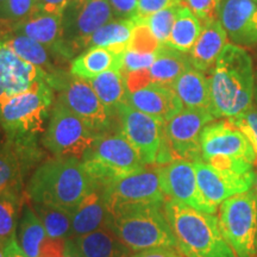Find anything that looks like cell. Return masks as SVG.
<instances>
[{
    "label": "cell",
    "mask_w": 257,
    "mask_h": 257,
    "mask_svg": "<svg viewBox=\"0 0 257 257\" xmlns=\"http://www.w3.org/2000/svg\"><path fill=\"white\" fill-rule=\"evenodd\" d=\"M57 100L62 102L94 134L105 130L110 124V112L102 104L87 80L73 76L61 85Z\"/></svg>",
    "instance_id": "obj_15"
},
{
    "label": "cell",
    "mask_w": 257,
    "mask_h": 257,
    "mask_svg": "<svg viewBox=\"0 0 257 257\" xmlns=\"http://www.w3.org/2000/svg\"><path fill=\"white\" fill-rule=\"evenodd\" d=\"M162 44L142 22H135V29L127 50L141 54H155Z\"/></svg>",
    "instance_id": "obj_36"
},
{
    "label": "cell",
    "mask_w": 257,
    "mask_h": 257,
    "mask_svg": "<svg viewBox=\"0 0 257 257\" xmlns=\"http://www.w3.org/2000/svg\"><path fill=\"white\" fill-rule=\"evenodd\" d=\"M113 16L123 21H135L137 16V0H108Z\"/></svg>",
    "instance_id": "obj_42"
},
{
    "label": "cell",
    "mask_w": 257,
    "mask_h": 257,
    "mask_svg": "<svg viewBox=\"0 0 257 257\" xmlns=\"http://www.w3.org/2000/svg\"><path fill=\"white\" fill-rule=\"evenodd\" d=\"M162 210L174 232L176 248L184 257H237L214 214L172 199H167Z\"/></svg>",
    "instance_id": "obj_3"
},
{
    "label": "cell",
    "mask_w": 257,
    "mask_h": 257,
    "mask_svg": "<svg viewBox=\"0 0 257 257\" xmlns=\"http://www.w3.org/2000/svg\"><path fill=\"white\" fill-rule=\"evenodd\" d=\"M94 187L82 161L55 157L35 170L27 186V195L35 204L74 211Z\"/></svg>",
    "instance_id": "obj_2"
},
{
    "label": "cell",
    "mask_w": 257,
    "mask_h": 257,
    "mask_svg": "<svg viewBox=\"0 0 257 257\" xmlns=\"http://www.w3.org/2000/svg\"><path fill=\"white\" fill-rule=\"evenodd\" d=\"M218 219L237 257H257V197L251 189L225 200Z\"/></svg>",
    "instance_id": "obj_8"
},
{
    "label": "cell",
    "mask_w": 257,
    "mask_h": 257,
    "mask_svg": "<svg viewBox=\"0 0 257 257\" xmlns=\"http://www.w3.org/2000/svg\"><path fill=\"white\" fill-rule=\"evenodd\" d=\"M181 0H137V16L134 22L141 21L161 10L179 4Z\"/></svg>",
    "instance_id": "obj_41"
},
{
    "label": "cell",
    "mask_w": 257,
    "mask_h": 257,
    "mask_svg": "<svg viewBox=\"0 0 257 257\" xmlns=\"http://www.w3.org/2000/svg\"><path fill=\"white\" fill-rule=\"evenodd\" d=\"M157 172L160 175L161 188L167 198L205 213H216L217 207L202 197L194 166L191 161L173 160L165 166L157 167Z\"/></svg>",
    "instance_id": "obj_14"
},
{
    "label": "cell",
    "mask_w": 257,
    "mask_h": 257,
    "mask_svg": "<svg viewBox=\"0 0 257 257\" xmlns=\"http://www.w3.org/2000/svg\"><path fill=\"white\" fill-rule=\"evenodd\" d=\"M125 104L159 119L168 121L184 108L178 95L169 86L150 83L136 92H126Z\"/></svg>",
    "instance_id": "obj_21"
},
{
    "label": "cell",
    "mask_w": 257,
    "mask_h": 257,
    "mask_svg": "<svg viewBox=\"0 0 257 257\" xmlns=\"http://www.w3.org/2000/svg\"><path fill=\"white\" fill-rule=\"evenodd\" d=\"M108 0H73L62 15V55H73L86 48L88 38L113 19Z\"/></svg>",
    "instance_id": "obj_10"
},
{
    "label": "cell",
    "mask_w": 257,
    "mask_h": 257,
    "mask_svg": "<svg viewBox=\"0 0 257 257\" xmlns=\"http://www.w3.org/2000/svg\"><path fill=\"white\" fill-rule=\"evenodd\" d=\"M218 19L232 44L257 43V3L253 0H221Z\"/></svg>",
    "instance_id": "obj_18"
},
{
    "label": "cell",
    "mask_w": 257,
    "mask_h": 257,
    "mask_svg": "<svg viewBox=\"0 0 257 257\" xmlns=\"http://www.w3.org/2000/svg\"><path fill=\"white\" fill-rule=\"evenodd\" d=\"M63 257H83V256L81 255V252L79 251L75 242H74L73 239H67Z\"/></svg>",
    "instance_id": "obj_47"
},
{
    "label": "cell",
    "mask_w": 257,
    "mask_h": 257,
    "mask_svg": "<svg viewBox=\"0 0 257 257\" xmlns=\"http://www.w3.org/2000/svg\"><path fill=\"white\" fill-rule=\"evenodd\" d=\"M115 112L120 120L121 134L137 150L144 165L165 166L174 160L167 144L165 121L125 102H121Z\"/></svg>",
    "instance_id": "obj_7"
},
{
    "label": "cell",
    "mask_w": 257,
    "mask_h": 257,
    "mask_svg": "<svg viewBox=\"0 0 257 257\" xmlns=\"http://www.w3.org/2000/svg\"><path fill=\"white\" fill-rule=\"evenodd\" d=\"M131 257H184L178 248H155L133 253Z\"/></svg>",
    "instance_id": "obj_45"
},
{
    "label": "cell",
    "mask_w": 257,
    "mask_h": 257,
    "mask_svg": "<svg viewBox=\"0 0 257 257\" xmlns=\"http://www.w3.org/2000/svg\"><path fill=\"white\" fill-rule=\"evenodd\" d=\"M220 3L221 0H185V4L204 25L217 21Z\"/></svg>",
    "instance_id": "obj_38"
},
{
    "label": "cell",
    "mask_w": 257,
    "mask_h": 257,
    "mask_svg": "<svg viewBox=\"0 0 257 257\" xmlns=\"http://www.w3.org/2000/svg\"><path fill=\"white\" fill-rule=\"evenodd\" d=\"M0 42L5 43L22 60L40 67L42 69L50 68L49 54H48L47 47L32 38L24 36V35L15 34L14 36L3 38Z\"/></svg>",
    "instance_id": "obj_33"
},
{
    "label": "cell",
    "mask_w": 257,
    "mask_h": 257,
    "mask_svg": "<svg viewBox=\"0 0 257 257\" xmlns=\"http://www.w3.org/2000/svg\"><path fill=\"white\" fill-rule=\"evenodd\" d=\"M123 55H118L105 48H89L87 51L73 60L70 64V74L76 78L91 80L107 70L121 72Z\"/></svg>",
    "instance_id": "obj_26"
},
{
    "label": "cell",
    "mask_w": 257,
    "mask_h": 257,
    "mask_svg": "<svg viewBox=\"0 0 257 257\" xmlns=\"http://www.w3.org/2000/svg\"><path fill=\"white\" fill-rule=\"evenodd\" d=\"M18 244L27 257H63L66 240L53 239L31 207L25 206L19 225Z\"/></svg>",
    "instance_id": "obj_20"
},
{
    "label": "cell",
    "mask_w": 257,
    "mask_h": 257,
    "mask_svg": "<svg viewBox=\"0 0 257 257\" xmlns=\"http://www.w3.org/2000/svg\"><path fill=\"white\" fill-rule=\"evenodd\" d=\"M38 157L40 154L35 142L9 141L5 146L0 147V192L21 191L25 174Z\"/></svg>",
    "instance_id": "obj_19"
},
{
    "label": "cell",
    "mask_w": 257,
    "mask_h": 257,
    "mask_svg": "<svg viewBox=\"0 0 257 257\" xmlns=\"http://www.w3.org/2000/svg\"><path fill=\"white\" fill-rule=\"evenodd\" d=\"M87 81L110 113L117 110L118 106L125 101L126 85L125 76L121 72L107 70Z\"/></svg>",
    "instance_id": "obj_31"
},
{
    "label": "cell",
    "mask_w": 257,
    "mask_h": 257,
    "mask_svg": "<svg viewBox=\"0 0 257 257\" xmlns=\"http://www.w3.org/2000/svg\"><path fill=\"white\" fill-rule=\"evenodd\" d=\"M17 35H24L44 47L59 50L62 41V16L36 11L14 25Z\"/></svg>",
    "instance_id": "obj_24"
},
{
    "label": "cell",
    "mask_w": 257,
    "mask_h": 257,
    "mask_svg": "<svg viewBox=\"0 0 257 257\" xmlns=\"http://www.w3.org/2000/svg\"><path fill=\"white\" fill-rule=\"evenodd\" d=\"M50 80H42L28 91L12 96L0 105V125L9 141L31 143L43 133V124L53 104Z\"/></svg>",
    "instance_id": "obj_4"
},
{
    "label": "cell",
    "mask_w": 257,
    "mask_h": 257,
    "mask_svg": "<svg viewBox=\"0 0 257 257\" xmlns=\"http://www.w3.org/2000/svg\"><path fill=\"white\" fill-rule=\"evenodd\" d=\"M102 195L110 216L138 207H162L167 200L157 168H144L114 180L102 189Z\"/></svg>",
    "instance_id": "obj_9"
},
{
    "label": "cell",
    "mask_w": 257,
    "mask_h": 257,
    "mask_svg": "<svg viewBox=\"0 0 257 257\" xmlns=\"http://www.w3.org/2000/svg\"><path fill=\"white\" fill-rule=\"evenodd\" d=\"M21 198L17 191L0 192V244L6 245L16 239Z\"/></svg>",
    "instance_id": "obj_34"
},
{
    "label": "cell",
    "mask_w": 257,
    "mask_h": 257,
    "mask_svg": "<svg viewBox=\"0 0 257 257\" xmlns=\"http://www.w3.org/2000/svg\"><path fill=\"white\" fill-rule=\"evenodd\" d=\"M34 210L43 224L47 234L53 239H70L73 212L50 205L35 204Z\"/></svg>",
    "instance_id": "obj_32"
},
{
    "label": "cell",
    "mask_w": 257,
    "mask_h": 257,
    "mask_svg": "<svg viewBox=\"0 0 257 257\" xmlns=\"http://www.w3.org/2000/svg\"><path fill=\"white\" fill-rule=\"evenodd\" d=\"M8 4V0H0V16H2V19H4V11H5V6Z\"/></svg>",
    "instance_id": "obj_48"
},
{
    "label": "cell",
    "mask_w": 257,
    "mask_h": 257,
    "mask_svg": "<svg viewBox=\"0 0 257 257\" xmlns=\"http://www.w3.org/2000/svg\"><path fill=\"white\" fill-rule=\"evenodd\" d=\"M253 2H255V3H257V0H253Z\"/></svg>",
    "instance_id": "obj_52"
},
{
    "label": "cell",
    "mask_w": 257,
    "mask_h": 257,
    "mask_svg": "<svg viewBox=\"0 0 257 257\" xmlns=\"http://www.w3.org/2000/svg\"><path fill=\"white\" fill-rule=\"evenodd\" d=\"M74 242L83 257H131L133 255L110 226L78 237Z\"/></svg>",
    "instance_id": "obj_27"
},
{
    "label": "cell",
    "mask_w": 257,
    "mask_h": 257,
    "mask_svg": "<svg viewBox=\"0 0 257 257\" xmlns=\"http://www.w3.org/2000/svg\"><path fill=\"white\" fill-rule=\"evenodd\" d=\"M227 35L219 19L205 24L197 42L189 51V60L195 69L205 73L213 69L217 59L226 46Z\"/></svg>",
    "instance_id": "obj_23"
},
{
    "label": "cell",
    "mask_w": 257,
    "mask_h": 257,
    "mask_svg": "<svg viewBox=\"0 0 257 257\" xmlns=\"http://www.w3.org/2000/svg\"><path fill=\"white\" fill-rule=\"evenodd\" d=\"M237 128L248 138L250 144L252 146L256 155L257 162V107H250L248 111L243 112L239 115L233 118H227Z\"/></svg>",
    "instance_id": "obj_37"
},
{
    "label": "cell",
    "mask_w": 257,
    "mask_h": 257,
    "mask_svg": "<svg viewBox=\"0 0 257 257\" xmlns=\"http://www.w3.org/2000/svg\"><path fill=\"white\" fill-rule=\"evenodd\" d=\"M210 111L214 118H233L252 107L255 73L246 50L227 43L208 79Z\"/></svg>",
    "instance_id": "obj_1"
},
{
    "label": "cell",
    "mask_w": 257,
    "mask_h": 257,
    "mask_svg": "<svg viewBox=\"0 0 257 257\" xmlns=\"http://www.w3.org/2000/svg\"><path fill=\"white\" fill-rule=\"evenodd\" d=\"M256 178H255V186H256V197H257V173H256Z\"/></svg>",
    "instance_id": "obj_51"
},
{
    "label": "cell",
    "mask_w": 257,
    "mask_h": 257,
    "mask_svg": "<svg viewBox=\"0 0 257 257\" xmlns=\"http://www.w3.org/2000/svg\"><path fill=\"white\" fill-rule=\"evenodd\" d=\"M202 24L192 10L184 3H180L172 32L165 46L181 53H189L201 34Z\"/></svg>",
    "instance_id": "obj_29"
},
{
    "label": "cell",
    "mask_w": 257,
    "mask_h": 257,
    "mask_svg": "<svg viewBox=\"0 0 257 257\" xmlns=\"http://www.w3.org/2000/svg\"><path fill=\"white\" fill-rule=\"evenodd\" d=\"M156 59L155 54H141L137 51L126 50L123 55V69L121 73H130L135 70L150 68Z\"/></svg>",
    "instance_id": "obj_40"
},
{
    "label": "cell",
    "mask_w": 257,
    "mask_h": 257,
    "mask_svg": "<svg viewBox=\"0 0 257 257\" xmlns=\"http://www.w3.org/2000/svg\"><path fill=\"white\" fill-rule=\"evenodd\" d=\"M135 29L134 21H111L104 27L98 29L91 37L88 38L86 48H105L112 53L123 55L128 49L131 37Z\"/></svg>",
    "instance_id": "obj_30"
},
{
    "label": "cell",
    "mask_w": 257,
    "mask_h": 257,
    "mask_svg": "<svg viewBox=\"0 0 257 257\" xmlns=\"http://www.w3.org/2000/svg\"><path fill=\"white\" fill-rule=\"evenodd\" d=\"M125 76V85H126V92H136L138 89L147 87L148 85L153 83L150 78L149 68L135 70L130 73H123Z\"/></svg>",
    "instance_id": "obj_43"
},
{
    "label": "cell",
    "mask_w": 257,
    "mask_h": 257,
    "mask_svg": "<svg viewBox=\"0 0 257 257\" xmlns=\"http://www.w3.org/2000/svg\"><path fill=\"white\" fill-rule=\"evenodd\" d=\"M110 227L133 253L155 248H176L174 232L159 206L133 208L111 216Z\"/></svg>",
    "instance_id": "obj_6"
},
{
    "label": "cell",
    "mask_w": 257,
    "mask_h": 257,
    "mask_svg": "<svg viewBox=\"0 0 257 257\" xmlns=\"http://www.w3.org/2000/svg\"><path fill=\"white\" fill-rule=\"evenodd\" d=\"M110 223L111 216L105 204L102 189L93 188L73 211L70 239L74 240L101 227L110 226Z\"/></svg>",
    "instance_id": "obj_22"
},
{
    "label": "cell",
    "mask_w": 257,
    "mask_h": 257,
    "mask_svg": "<svg viewBox=\"0 0 257 257\" xmlns=\"http://www.w3.org/2000/svg\"><path fill=\"white\" fill-rule=\"evenodd\" d=\"M81 161L94 187L99 189L146 168L140 154L121 133L96 137Z\"/></svg>",
    "instance_id": "obj_5"
},
{
    "label": "cell",
    "mask_w": 257,
    "mask_h": 257,
    "mask_svg": "<svg viewBox=\"0 0 257 257\" xmlns=\"http://www.w3.org/2000/svg\"><path fill=\"white\" fill-rule=\"evenodd\" d=\"M180 3L173 6H169L167 9L161 10V11L149 16V17L136 22H142V23L146 24L150 29V31L153 32L154 36L159 40L160 43L165 44L168 41L170 32H172Z\"/></svg>",
    "instance_id": "obj_35"
},
{
    "label": "cell",
    "mask_w": 257,
    "mask_h": 257,
    "mask_svg": "<svg viewBox=\"0 0 257 257\" xmlns=\"http://www.w3.org/2000/svg\"><path fill=\"white\" fill-rule=\"evenodd\" d=\"M5 257H27V255L21 249L17 240L14 239L5 245Z\"/></svg>",
    "instance_id": "obj_46"
},
{
    "label": "cell",
    "mask_w": 257,
    "mask_h": 257,
    "mask_svg": "<svg viewBox=\"0 0 257 257\" xmlns=\"http://www.w3.org/2000/svg\"><path fill=\"white\" fill-rule=\"evenodd\" d=\"M6 22H8V21H6ZM6 22L0 21V36H2V30H4V25L6 24ZM0 40H2V38H0Z\"/></svg>",
    "instance_id": "obj_50"
},
{
    "label": "cell",
    "mask_w": 257,
    "mask_h": 257,
    "mask_svg": "<svg viewBox=\"0 0 257 257\" xmlns=\"http://www.w3.org/2000/svg\"><path fill=\"white\" fill-rule=\"evenodd\" d=\"M36 9L37 0H8L3 18L16 24L34 14Z\"/></svg>",
    "instance_id": "obj_39"
},
{
    "label": "cell",
    "mask_w": 257,
    "mask_h": 257,
    "mask_svg": "<svg viewBox=\"0 0 257 257\" xmlns=\"http://www.w3.org/2000/svg\"><path fill=\"white\" fill-rule=\"evenodd\" d=\"M42 80H50L44 69L22 60L0 42V105Z\"/></svg>",
    "instance_id": "obj_17"
},
{
    "label": "cell",
    "mask_w": 257,
    "mask_h": 257,
    "mask_svg": "<svg viewBox=\"0 0 257 257\" xmlns=\"http://www.w3.org/2000/svg\"><path fill=\"white\" fill-rule=\"evenodd\" d=\"M192 63L186 54L162 44L156 53V59L149 68L153 83L169 86L181 75L185 70L191 68Z\"/></svg>",
    "instance_id": "obj_28"
},
{
    "label": "cell",
    "mask_w": 257,
    "mask_h": 257,
    "mask_svg": "<svg viewBox=\"0 0 257 257\" xmlns=\"http://www.w3.org/2000/svg\"><path fill=\"white\" fill-rule=\"evenodd\" d=\"M170 88L175 92L185 108L210 110L211 95L208 79L194 67L185 70L170 85Z\"/></svg>",
    "instance_id": "obj_25"
},
{
    "label": "cell",
    "mask_w": 257,
    "mask_h": 257,
    "mask_svg": "<svg viewBox=\"0 0 257 257\" xmlns=\"http://www.w3.org/2000/svg\"><path fill=\"white\" fill-rule=\"evenodd\" d=\"M201 160L227 159L248 162L255 166L256 155L248 138L229 119L210 123L200 136Z\"/></svg>",
    "instance_id": "obj_13"
},
{
    "label": "cell",
    "mask_w": 257,
    "mask_h": 257,
    "mask_svg": "<svg viewBox=\"0 0 257 257\" xmlns=\"http://www.w3.org/2000/svg\"><path fill=\"white\" fill-rule=\"evenodd\" d=\"M193 166L202 197L216 207L233 195L250 191L255 184L253 172L244 175L220 172L204 161L193 162Z\"/></svg>",
    "instance_id": "obj_16"
},
{
    "label": "cell",
    "mask_w": 257,
    "mask_h": 257,
    "mask_svg": "<svg viewBox=\"0 0 257 257\" xmlns=\"http://www.w3.org/2000/svg\"><path fill=\"white\" fill-rule=\"evenodd\" d=\"M216 118L210 110L182 108L165 124V134L173 159L197 162L201 160L200 136Z\"/></svg>",
    "instance_id": "obj_12"
},
{
    "label": "cell",
    "mask_w": 257,
    "mask_h": 257,
    "mask_svg": "<svg viewBox=\"0 0 257 257\" xmlns=\"http://www.w3.org/2000/svg\"><path fill=\"white\" fill-rule=\"evenodd\" d=\"M72 2L73 0H37L36 10L62 16L64 10Z\"/></svg>",
    "instance_id": "obj_44"
},
{
    "label": "cell",
    "mask_w": 257,
    "mask_h": 257,
    "mask_svg": "<svg viewBox=\"0 0 257 257\" xmlns=\"http://www.w3.org/2000/svg\"><path fill=\"white\" fill-rule=\"evenodd\" d=\"M0 257H5V246L0 244Z\"/></svg>",
    "instance_id": "obj_49"
},
{
    "label": "cell",
    "mask_w": 257,
    "mask_h": 257,
    "mask_svg": "<svg viewBox=\"0 0 257 257\" xmlns=\"http://www.w3.org/2000/svg\"><path fill=\"white\" fill-rule=\"evenodd\" d=\"M98 136L78 115L57 100L44 134L43 144L56 157L82 160Z\"/></svg>",
    "instance_id": "obj_11"
}]
</instances>
